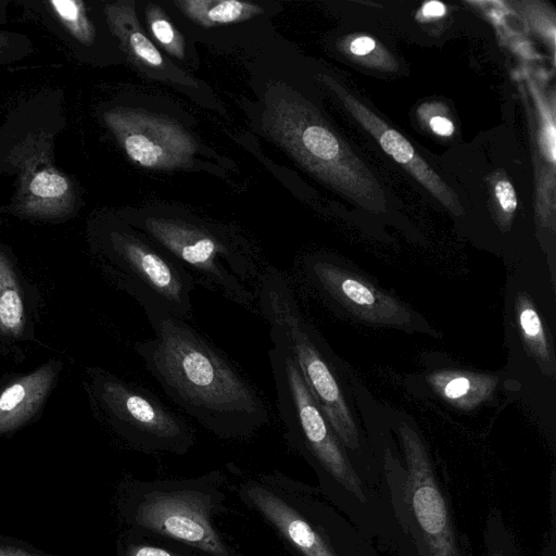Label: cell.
<instances>
[{"label": "cell", "mask_w": 556, "mask_h": 556, "mask_svg": "<svg viewBox=\"0 0 556 556\" xmlns=\"http://www.w3.org/2000/svg\"><path fill=\"white\" fill-rule=\"evenodd\" d=\"M141 308L154 337L135 350L177 406L224 440L249 439L269 422L257 390L203 334L160 305Z\"/></svg>", "instance_id": "cell-1"}, {"label": "cell", "mask_w": 556, "mask_h": 556, "mask_svg": "<svg viewBox=\"0 0 556 556\" xmlns=\"http://www.w3.org/2000/svg\"><path fill=\"white\" fill-rule=\"evenodd\" d=\"M267 352L285 437L312 467L321 493L369 540L393 552L397 530L382 494L357 470L311 394L281 337L269 330Z\"/></svg>", "instance_id": "cell-2"}, {"label": "cell", "mask_w": 556, "mask_h": 556, "mask_svg": "<svg viewBox=\"0 0 556 556\" xmlns=\"http://www.w3.org/2000/svg\"><path fill=\"white\" fill-rule=\"evenodd\" d=\"M403 460L383 445L377 463L381 492L396 530V556H473L462 539L452 506L419 434L402 424L397 430Z\"/></svg>", "instance_id": "cell-3"}, {"label": "cell", "mask_w": 556, "mask_h": 556, "mask_svg": "<svg viewBox=\"0 0 556 556\" xmlns=\"http://www.w3.org/2000/svg\"><path fill=\"white\" fill-rule=\"evenodd\" d=\"M236 494L290 556H379L374 542L318 486L278 470L258 471L243 477Z\"/></svg>", "instance_id": "cell-4"}, {"label": "cell", "mask_w": 556, "mask_h": 556, "mask_svg": "<svg viewBox=\"0 0 556 556\" xmlns=\"http://www.w3.org/2000/svg\"><path fill=\"white\" fill-rule=\"evenodd\" d=\"M226 477L220 470L175 480H135L123 511L134 535L186 547L199 556H244L215 527L224 511Z\"/></svg>", "instance_id": "cell-5"}, {"label": "cell", "mask_w": 556, "mask_h": 556, "mask_svg": "<svg viewBox=\"0 0 556 556\" xmlns=\"http://www.w3.org/2000/svg\"><path fill=\"white\" fill-rule=\"evenodd\" d=\"M258 311L287 344L302 377L367 483L381 493L380 468L364 456L361 434L341 386L303 318L287 278L275 268L264 269L257 288ZM382 494V493H381Z\"/></svg>", "instance_id": "cell-6"}, {"label": "cell", "mask_w": 556, "mask_h": 556, "mask_svg": "<svg viewBox=\"0 0 556 556\" xmlns=\"http://www.w3.org/2000/svg\"><path fill=\"white\" fill-rule=\"evenodd\" d=\"M142 227L195 285L245 309L258 308L257 287L263 271L247 250L205 226L179 218L147 217Z\"/></svg>", "instance_id": "cell-7"}, {"label": "cell", "mask_w": 556, "mask_h": 556, "mask_svg": "<svg viewBox=\"0 0 556 556\" xmlns=\"http://www.w3.org/2000/svg\"><path fill=\"white\" fill-rule=\"evenodd\" d=\"M90 378L89 394L99 415L134 448L185 455L195 444L187 420L150 390L101 369Z\"/></svg>", "instance_id": "cell-8"}, {"label": "cell", "mask_w": 556, "mask_h": 556, "mask_svg": "<svg viewBox=\"0 0 556 556\" xmlns=\"http://www.w3.org/2000/svg\"><path fill=\"white\" fill-rule=\"evenodd\" d=\"M264 132L302 167L333 187L352 191V157L319 113L285 84L267 92Z\"/></svg>", "instance_id": "cell-9"}, {"label": "cell", "mask_w": 556, "mask_h": 556, "mask_svg": "<svg viewBox=\"0 0 556 556\" xmlns=\"http://www.w3.org/2000/svg\"><path fill=\"white\" fill-rule=\"evenodd\" d=\"M103 255V271L141 307L156 304L182 320L191 319L195 283L159 244L129 231H112Z\"/></svg>", "instance_id": "cell-10"}, {"label": "cell", "mask_w": 556, "mask_h": 556, "mask_svg": "<svg viewBox=\"0 0 556 556\" xmlns=\"http://www.w3.org/2000/svg\"><path fill=\"white\" fill-rule=\"evenodd\" d=\"M104 121L127 156L144 168L188 166L198 149L177 122L142 109L116 108L104 114Z\"/></svg>", "instance_id": "cell-11"}, {"label": "cell", "mask_w": 556, "mask_h": 556, "mask_svg": "<svg viewBox=\"0 0 556 556\" xmlns=\"http://www.w3.org/2000/svg\"><path fill=\"white\" fill-rule=\"evenodd\" d=\"M307 274L326 295L357 318L377 325L408 327L410 312L396 299L331 262L315 260Z\"/></svg>", "instance_id": "cell-12"}, {"label": "cell", "mask_w": 556, "mask_h": 556, "mask_svg": "<svg viewBox=\"0 0 556 556\" xmlns=\"http://www.w3.org/2000/svg\"><path fill=\"white\" fill-rule=\"evenodd\" d=\"M324 80L342 99L345 106L368 129L377 139L381 148L392 156L399 164L404 166L415 176L429 191H431L442 203L451 210L454 207L455 198L444 182L424 163L415 152L413 146L396 130L389 128L368 109L364 108L357 100L344 92L340 86L329 77Z\"/></svg>", "instance_id": "cell-13"}, {"label": "cell", "mask_w": 556, "mask_h": 556, "mask_svg": "<svg viewBox=\"0 0 556 556\" xmlns=\"http://www.w3.org/2000/svg\"><path fill=\"white\" fill-rule=\"evenodd\" d=\"M61 363L49 361L10 380L0 391V437L25 426L40 412L55 384Z\"/></svg>", "instance_id": "cell-14"}, {"label": "cell", "mask_w": 556, "mask_h": 556, "mask_svg": "<svg viewBox=\"0 0 556 556\" xmlns=\"http://www.w3.org/2000/svg\"><path fill=\"white\" fill-rule=\"evenodd\" d=\"M31 328L26 283L16 266L0 250V342H24L33 334Z\"/></svg>", "instance_id": "cell-15"}, {"label": "cell", "mask_w": 556, "mask_h": 556, "mask_svg": "<svg viewBox=\"0 0 556 556\" xmlns=\"http://www.w3.org/2000/svg\"><path fill=\"white\" fill-rule=\"evenodd\" d=\"M104 12L112 33L132 62L151 71H161L166 67L164 56L142 31L131 3H109Z\"/></svg>", "instance_id": "cell-16"}, {"label": "cell", "mask_w": 556, "mask_h": 556, "mask_svg": "<svg viewBox=\"0 0 556 556\" xmlns=\"http://www.w3.org/2000/svg\"><path fill=\"white\" fill-rule=\"evenodd\" d=\"M430 386L448 403L471 409L489 399L497 384V378L459 370H443L428 378Z\"/></svg>", "instance_id": "cell-17"}, {"label": "cell", "mask_w": 556, "mask_h": 556, "mask_svg": "<svg viewBox=\"0 0 556 556\" xmlns=\"http://www.w3.org/2000/svg\"><path fill=\"white\" fill-rule=\"evenodd\" d=\"M24 207L37 215H58L68 207V180L54 168L36 169L23 182Z\"/></svg>", "instance_id": "cell-18"}, {"label": "cell", "mask_w": 556, "mask_h": 556, "mask_svg": "<svg viewBox=\"0 0 556 556\" xmlns=\"http://www.w3.org/2000/svg\"><path fill=\"white\" fill-rule=\"evenodd\" d=\"M174 4L189 20L205 28L243 22L264 11L256 3L238 0H176Z\"/></svg>", "instance_id": "cell-19"}, {"label": "cell", "mask_w": 556, "mask_h": 556, "mask_svg": "<svg viewBox=\"0 0 556 556\" xmlns=\"http://www.w3.org/2000/svg\"><path fill=\"white\" fill-rule=\"evenodd\" d=\"M517 324L531 355L546 375L554 372V357L540 314L532 299L519 292L515 301Z\"/></svg>", "instance_id": "cell-20"}, {"label": "cell", "mask_w": 556, "mask_h": 556, "mask_svg": "<svg viewBox=\"0 0 556 556\" xmlns=\"http://www.w3.org/2000/svg\"><path fill=\"white\" fill-rule=\"evenodd\" d=\"M146 20L154 40L169 54L177 59L185 58V40L168 16L159 5L148 3Z\"/></svg>", "instance_id": "cell-21"}, {"label": "cell", "mask_w": 556, "mask_h": 556, "mask_svg": "<svg viewBox=\"0 0 556 556\" xmlns=\"http://www.w3.org/2000/svg\"><path fill=\"white\" fill-rule=\"evenodd\" d=\"M49 3L62 24L79 42L90 45L93 41L94 29L81 1L53 0Z\"/></svg>", "instance_id": "cell-22"}, {"label": "cell", "mask_w": 556, "mask_h": 556, "mask_svg": "<svg viewBox=\"0 0 556 556\" xmlns=\"http://www.w3.org/2000/svg\"><path fill=\"white\" fill-rule=\"evenodd\" d=\"M131 541L126 544L122 556H199L194 552L174 544L173 546H164L143 541Z\"/></svg>", "instance_id": "cell-23"}, {"label": "cell", "mask_w": 556, "mask_h": 556, "mask_svg": "<svg viewBox=\"0 0 556 556\" xmlns=\"http://www.w3.org/2000/svg\"><path fill=\"white\" fill-rule=\"evenodd\" d=\"M495 195L502 210L511 214L517 207L515 189L508 180H500L495 186Z\"/></svg>", "instance_id": "cell-24"}, {"label": "cell", "mask_w": 556, "mask_h": 556, "mask_svg": "<svg viewBox=\"0 0 556 556\" xmlns=\"http://www.w3.org/2000/svg\"><path fill=\"white\" fill-rule=\"evenodd\" d=\"M431 129L441 136H451L454 131L453 123L443 116H434L430 121Z\"/></svg>", "instance_id": "cell-25"}, {"label": "cell", "mask_w": 556, "mask_h": 556, "mask_svg": "<svg viewBox=\"0 0 556 556\" xmlns=\"http://www.w3.org/2000/svg\"><path fill=\"white\" fill-rule=\"evenodd\" d=\"M376 42L367 36L356 38L351 42L350 49L356 55H365L374 50Z\"/></svg>", "instance_id": "cell-26"}, {"label": "cell", "mask_w": 556, "mask_h": 556, "mask_svg": "<svg viewBox=\"0 0 556 556\" xmlns=\"http://www.w3.org/2000/svg\"><path fill=\"white\" fill-rule=\"evenodd\" d=\"M0 556H40L21 547L0 545Z\"/></svg>", "instance_id": "cell-27"}, {"label": "cell", "mask_w": 556, "mask_h": 556, "mask_svg": "<svg viewBox=\"0 0 556 556\" xmlns=\"http://www.w3.org/2000/svg\"><path fill=\"white\" fill-rule=\"evenodd\" d=\"M424 14L428 16H442L445 13V7L438 1H430L424 7Z\"/></svg>", "instance_id": "cell-28"}]
</instances>
